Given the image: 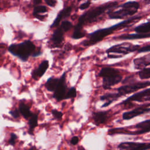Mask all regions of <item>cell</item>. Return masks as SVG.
Returning a JSON list of instances; mask_svg holds the SVG:
<instances>
[{
  "mask_svg": "<svg viewBox=\"0 0 150 150\" xmlns=\"http://www.w3.org/2000/svg\"><path fill=\"white\" fill-rule=\"evenodd\" d=\"M141 17H135L131 18L129 19H127L124 21L119 23V24L113 25L109 28L101 29L97 30L96 31L90 33L88 35L87 39L82 42V44L86 47L95 45L96 43L101 41L104 38L107 37L109 35L114 32L117 30H120L125 28L131 27L138 21H140Z\"/></svg>",
  "mask_w": 150,
  "mask_h": 150,
  "instance_id": "obj_1",
  "label": "cell"
},
{
  "mask_svg": "<svg viewBox=\"0 0 150 150\" xmlns=\"http://www.w3.org/2000/svg\"><path fill=\"white\" fill-rule=\"evenodd\" d=\"M117 5V2H110L89 10L79 18L77 24L75 27L74 30H82L84 25L93 22L106 11L115 8Z\"/></svg>",
  "mask_w": 150,
  "mask_h": 150,
  "instance_id": "obj_2",
  "label": "cell"
},
{
  "mask_svg": "<svg viewBox=\"0 0 150 150\" xmlns=\"http://www.w3.org/2000/svg\"><path fill=\"white\" fill-rule=\"evenodd\" d=\"M8 51L22 61H27L30 56L37 57L42 53L40 49L37 50L35 46L29 40H26L18 44H12L9 46Z\"/></svg>",
  "mask_w": 150,
  "mask_h": 150,
  "instance_id": "obj_3",
  "label": "cell"
},
{
  "mask_svg": "<svg viewBox=\"0 0 150 150\" xmlns=\"http://www.w3.org/2000/svg\"><path fill=\"white\" fill-rule=\"evenodd\" d=\"M140 4L135 1L127 2L121 5L119 9L108 13L110 19H124L134 15L139 9Z\"/></svg>",
  "mask_w": 150,
  "mask_h": 150,
  "instance_id": "obj_4",
  "label": "cell"
},
{
  "mask_svg": "<svg viewBox=\"0 0 150 150\" xmlns=\"http://www.w3.org/2000/svg\"><path fill=\"white\" fill-rule=\"evenodd\" d=\"M140 49V46L137 45H133L130 43H123L111 47L107 50V53L109 55L115 54H123L127 55Z\"/></svg>",
  "mask_w": 150,
  "mask_h": 150,
  "instance_id": "obj_5",
  "label": "cell"
},
{
  "mask_svg": "<svg viewBox=\"0 0 150 150\" xmlns=\"http://www.w3.org/2000/svg\"><path fill=\"white\" fill-rule=\"evenodd\" d=\"M150 86V82H137L128 85L123 86L117 89L118 93L120 96L130 94L138 90L145 88L146 87Z\"/></svg>",
  "mask_w": 150,
  "mask_h": 150,
  "instance_id": "obj_6",
  "label": "cell"
},
{
  "mask_svg": "<svg viewBox=\"0 0 150 150\" xmlns=\"http://www.w3.org/2000/svg\"><path fill=\"white\" fill-rule=\"evenodd\" d=\"M118 150H147L150 149L149 143L124 142L120 144Z\"/></svg>",
  "mask_w": 150,
  "mask_h": 150,
  "instance_id": "obj_7",
  "label": "cell"
},
{
  "mask_svg": "<svg viewBox=\"0 0 150 150\" xmlns=\"http://www.w3.org/2000/svg\"><path fill=\"white\" fill-rule=\"evenodd\" d=\"M66 73H64L59 79V82L57 87L54 91L53 97L57 101H61L65 99L66 95Z\"/></svg>",
  "mask_w": 150,
  "mask_h": 150,
  "instance_id": "obj_8",
  "label": "cell"
},
{
  "mask_svg": "<svg viewBox=\"0 0 150 150\" xmlns=\"http://www.w3.org/2000/svg\"><path fill=\"white\" fill-rule=\"evenodd\" d=\"M132 101L137 102H147L150 101V88L144 90L142 91L133 95L131 97H129L124 101L121 104L123 105H127Z\"/></svg>",
  "mask_w": 150,
  "mask_h": 150,
  "instance_id": "obj_9",
  "label": "cell"
},
{
  "mask_svg": "<svg viewBox=\"0 0 150 150\" xmlns=\"http://www.w3.org/2000/svg\"><path fill=\"white\" fill-rule=\"evenodd\" d=\"M150 111V104L147 105H144L139 107L135 108L130 111H127L123 113V119L125 120L132 119L138 116Z\"/></svg>",
  "mask_w": 150,
  "mask_h": 150,
  "instance_id": "obj_10",
  "label": "cell"
},
{
  "mask_svg": "<svg viewBox=\"0 0 150 150\" xmlns=\"http://www.w3.org/2000/svg\"><path fill=\"white\" fill-rule=\"evenodd\" d=\"M49 67V62L48 61L45 60L41 62L38 67L35 69L32 72L31 75L32 77L35 80H39L47 71Z\"/></svg>",
  "mask_w": 150,
  "mask_h": 150,
  "instance_id": "obj_11",
  "label": "cell"
},
{
  "mask_svg": "<svg viewBox=\"0 0 150 150\" xmlns=\"http://www.w3.org/2000/svg\"><path fill=\"white\" fill-rule=\"evenodd\" d=\"M103 87L105 89H109L111 86L119 83L122 80V76L119 74L103 78Z\"/></svg>",
  "mask_w": 150,
  "mask_h": 150,
  "instance_id": "obj_12",
  "label": "cell"
},
{
  "mask_svg": "<svg viewBox=\"0 0 150 150\" xmlns=\"http://www.w3.org/2000/svg\"><path fill=\"white\" fill-rule=\"evenodd\" d=\"M65 32L62 28L59 27L53 33L51 41L54 47H59L63 41V34Z\"/></svg>",
  "mask_w": 150,
  "mask_h": 150,
  "instance_id": "obj_13",
  "label": "cell"
},
{
  "mask_svg": "<svg viewBox=\"0 0 150 150\" xmlns=\"http://www.w3.org/2000/svg\"><path fill=\"white\" fill-rule=\"evenodd\" d=\"M133 62L135 69L143 70L147 66L150 65V53L135 58L133 61Z\"/></svg>",
  "mask_w": 150,
  "mask_h": 150,
  "instance_id": "obj_14",
  "label": "cell"
},
{
  "mask_svg": "<svg viewBox=\"0 0 150 150\" xmlns=\"http://www.w3.org/2000/svg\"><path fill=\"white\" fill-rule=\"evenodd\" d=\"M135 130L130 134H142L150 132V119L137 124L134 126Z\"/></svg>",
  "mask_w": 150,
  "mask_h": 150,
  "instance_id": "obj_15",
  "label": "cell"
},
{
  "mask_svg": "<svg viewBox=\"0 0 150 150\" xmlns=\"http://www.w3.org/2000/svg\"><path fill=\"white\" fill-rule=\"evenodd\" d=\"M150 38L149 33H135V34H124L117 37L113 38L114 40H133Z\"/></svg>",
  "mask_w": 150,
  "mask_h": 150,
  "instance_id": "obj_16",
  "label": "cell"
},
{
  "mask_svg": "<svg viewBox=\"0 0 150 150\" xmlns=\"http://www.w3.org/2000/svg\"><path fill=\"white\" fill-rule=\"evenodd\" d=\"M72 9V8L71 7H68L67 8H64L62 11H61L60 13H59V14L57 15L56 18L53 21V24L51 25V27L54 28V27H56L58 26L59 24V23L61 22V21L63 19H64V18H66V17H67L70 15Z\"/></svg>",
  "mask_w": 150,
  "mask_h": 150,
  "instance_id": "obj_17",
  "label": "cell"
},
{
  "mask_svg": "<svg viewBox=\"0 0 150 150\" xmlns=\"http://www.w3.org/2000/svg\"><path fill=\"white\" fill-rule=\"evenodd\" d=\"M107 111H98L94 112L92 115L94 123L96 125H99L101 124L105 123L107 119Z\"/></svg>",
  "mask_w": 150,
  "mask_h": 150,
  "instance_id": "obj_18",
  "label": "cell"
},
{
  "mask_svg": "<svg viewBox=\"0 0 150 150\" xmlns=\"http://www.w3.org/2000/svg\"><path fill=\"white\" fill-rule=\"evenodd\" d=\"M47 11V8L46 7L42 5H38L34 7L33 15L39 20L43 21L47 15H42V14L46 13Z\"/></svg>",
  "mask_w": 150,
  "mask_h": 150,
  "instance_id": "obj_19",
  "label": "cell"
},
{
  "mask_svg": "<svg viewBox=\"0 0 150 150\" xmlns=\"http://www.w3.org/2000/svg\"><path fill=\"white\" fill-rule=\"evenodd\" d=\"M120 97V95L117 93H107L105 95L102 96L100 97V100L103 101H106L105 105H103L102 106L103 107H106L108 106H109L110 104L113 102L114 101H116Z\"/></svg>",
  "mask_w": 150,
  "mask_h": 150,
  "instance_id": "obj_20",
  "label": "cell"
},
{
  "mask_svg": "<svg viewBox=\"0 0 150 150\" xmlns=\"http://www.w3.org/2000/svg\"><path fill=\"white\" fill-rule=\"evenodd\" d=\"M19 110L23 117L27 120H29L33 116L32 113L30 110V107L25 103L22 102L19 104Z\"/></svg>",
  "mask_w": 150,
  "mask_h": 150,
  "instance_id": "obj_21",
  "label": "cell"
},
{
  "mask_svg": "<svg viewBox=\"0 0 150 150\" xmlns=\"http://www.w3.org/2000/svg\"><path fill=\"white\" fill-rule=\"evenodd\" d=\"M119 71L116 69L111 68V67H104L101 69V71L99 72V76L103 78L113 76V75H119Z\"/></svg>",
  "mask_w": 150,
  "mask_h": 150,
  "instance_id": "obj_22",
  "label": "cell"
},
{
  "mask_svg": "<svg viewBox=\"0 0 150 150\" xmlns=\"http://www.w3.org/2000/svg\"><path fill=\"white\" fill-rule=\"evenodd\" d=\"M59 82V79L51 77L48 79L45 83V87L49 91H55Z\"/></svg>",
  "mask_w": 150,
  "mask_h": 150,
  "instance_id": "obj_23",
  "label": "cell"
},
{
  "mask_svg": "<svg viewBox=\"0 0 150 150\" xmlns=\"http://www.w3.org/2000/svg\"><path fill=\"white\" fill-rule=\"evenodd\" d=\"M134 31L137 33H149L150 32V21L135 27Z\"/></svg>",
  "mask_w": 150,
  "mask_h": 150,
  "instance_id": "obj_24",
  "label": "cell"
},
{
  "mask_svg": "<svg viewBox=\"0 0 150 150\" xmlns=\"http://www.w3.org/2000/svg\"><path fill=\"white\" fill-rule=\"evenodd\" d=\"M29 130L28 133L30 134H33V131L38 125V115L37 114H33V116L28 120Z\"/></svg>",
  "mask_w": 150,
  "mask_h": 150,
  "instance_id": "obj_25",
  "label": "cell"
},
{
  "mask_svg": "<svg viewBox=\"0 0 150 150\" xmlns=\"http://www.w3.org/2000/svg\"><path fill=\"white\" fill-rule=\"evenodd\" d=\"M138 75L141 79H150V68H145L138 72Z\"/></svg>",
  "mask_w": 150,
  "mask_h": 150,
  "instance_id": "obj_26",
  "label": "cell"
},
{
  "mask_svg": "<svg viewBox=\"0 0 150 150\" xmlns=\"http://www.w3.org/2000/svg\"><path fill=\"white\" fill-rule=\"evenodd\" d=\"M76 96V90L75 87H71L66 93L65 99L75 98Z\"/></svg>",
  "mask_w": 150,
  "mask_h": 150,
  "instance_id": "obj_27",
  "label": "cell"
},
{
  "mask_svg": "<svg viewBox=\"0 0 150 150\" xmlns=\"http://www.w3.org/2000/svg\"><path fill=\"white\" fill-rule=\"evenodd\" d=\"M63 30H64L66 32L69 31L72 27V24L71 22L67 21H64L61 23V25L60 26Z\"/></svg>",
  "mask_w": 150,
  "mask_h": 150,
  "instance_id": "obj_28",
  "label": "cell"
},
{
  "mask_svg": "<svg viewBox=\"0 0 150 150\" xmlns=\"http://www.w3.org/2000/svg\"><path fill=\"white\" fill-rule=\"evenodd\" d=\"M52 114L53 116V117L57 120H61L63 116V113L62 112L57 111L55 109H53L52 110Z\"/></svg>",
  "mask_w": 150,
  "mask_h": 150,
  "instance_id": "obj_29",
  "label": "cell"
},
{
  "mask_svg": "<svg viewBox=\"0 0 150 150\" xmlns=\"http://www.w3.org/2000/svg\"><path fill=\"white\" fill-rule=\"evenodd\" d=\"M17 139V136L15 134L12 133L10 135V138L9 140V143L11 145H14L15 144L16 140Z\"/></svg>",
  "mask_w": 150,
  "mask_h": 150,
  "instance_id": "obj_30",
  "label": "cell"
},
{
  "mask_svg": "<svg viewBox=\"0 0 150 150\" xmlns=\"http://www.w3.org/2000/svg\"><path fill=\"white\" fill-rule=\"evenodd\" d=\"M9 114L12 116L13 117L17 119L18 117H19L20 116V111L19 110L17 109H15V110H11L9 112Z\"/></svg>",
  "mask_w": 150,
  "mask_h": 150,
  "instance_id": "obj_31",
  "label": "cell"
},
{
  "mask_svg": "<svg viewBox=\"0 0 150 150\" xmlns=\"http://www.w3.org/2000/svg\"><path fill=\"white\" fill-rule=\"evenodd\" d=\"M150 52V45L145 46L141 48H140L138 51V52L141 53V52Z\"/></svg>",
  "mask_w": 150,
  "mask_h": 150,
  "instance_id": "obj_32",
  "label": "cell"
},
{
  "mask_svg": "<svg viewBox=\"0 0 150 150\" xmlns=\"http://www.w3.org/2000/svg\"><path fill=\"white\" fill-rule=\"evenodd\" d=\"M90 4H91L90 1H87L86 3H83L82 4L80 5V7H79V8L81 10H85V9H87V8H88L89 7V6L90 5Z\"/></svg>",
  "mask_w": 150,
  "mask_h": 150,
  "instance_id": "obj_33",
  "label": "cell"
},
{
  "mask_svg": "<svg viewBox=\"0 0 150 150\" xmlns=\"http://www.w3.org/2000/svg\"><path fill=\"white\" fill-rule=\"evenodd\" d=\"M46 4L51 7H55L56 4V0H44Z\"/></svg>",
  "mask_w": 150,
  "mask_h": 150,
  "instance_id": "obj_34",
  "label": "cell"
},
{
  "mask_svg": "<svg viewBox=\"0 0 150 150\" xmlns=\"http://www.w3.org/2000/svg\"><path fill=\"white\" fill-rule=\"evenodd\" d=\"M71 143L72 145H75L79 143V138L76 136H75L72 138V139L71 140Z\"/></svg>",
  "mask_w": 150,
  "mask_h": 150,
  "instance_id": "obj_35",
  "label": "cell"
},
{
  "mask_svg": "<svg viewBox=\"0 0 150 150\" xmlns=\"http://www.w3.org/2000/svg\"><path fill=\"white\" fill-rule=\"evenodd\" d=\"M33 2L34 3V4L38 5L42 2V0H33Z\"/></svg>",
  "mask_w": 150,
  "mask_h": 150,
  "instance_id": "obj_36",
  "label": "cell"
},
{
  "mask_svg": "<svg viewBox=\"0 0 150 150\" xmlns=\"http://www.w3.org/2000/svg\"><path fill=\"white\" fill-rule=\"evenodd\" d=\"M29 150H38L35 147H32Z\"/></svg>",
  "mask_w": 150,
  "mask_h": 150,
  "instance_id": "obj_37",
  "label": "cell"
},
{
  "mask_svg": "<svg viewBox=\"0 0 150 150\" xmlns=\"http://www.w3.org/2000/svg\"><path fill=\"white\" fill-rule=\"evenodd\" d=\"M145 1L147 4H150V0H145Z\"/></svg>",
  "mask_w": 150,
  "mask_h": 150,
  "instance_id": "obj_38",
  "label": "cell"
}]
</instances>
